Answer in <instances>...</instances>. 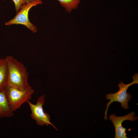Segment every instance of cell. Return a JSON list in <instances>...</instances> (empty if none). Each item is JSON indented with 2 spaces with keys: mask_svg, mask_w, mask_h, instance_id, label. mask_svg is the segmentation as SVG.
<instances>
[{
  "mask_svg": "<svg viewBox=\"0 0 138 138\" xmlns=\"http://www.w3.org/2000/svg\"><path fill=\"white\" fill-rule=\"evenodd\" d=\"M4 91L9 108L13 112L29 101L34 92L30 85L24 90L7 86Z\"/></svg>",
  "mask_w": 138,
  "mask_h": 138,
  "instance_id": "3",
  "label": "cell"
},
{
  "mask_svg": "<svg viewBox=\"0 0 138 138\" xmlns=\"http://www.w3.org/2000/svg\"><path fill=\"white\" fill-rule=\"evenodd\" d=\"M135 114L134 111H132L129 114L122 116H117L115 114L109 115V118L113 123L115 129L114 138H128L125 131L127 129L124 128L122 125L123 122L127 120L132 121L137 120L138 117H134Z\"/></svg>",
  "mask_w": 138,
  "mask_h": 138,
  "instance_id": "6",
  "label": "cell"
},
{
  "mask_svg": "<svg viewBox=\"0 0 138 138\" xmlns=\"http://www.w3.org/2000/svg\"><path fill=\"white\" fill-rule=\"evenodd\" d=\"M133 81L131 83L125 84L121 82H120L118 84L119 90L114 93H109L107 94L106 96L107 100H110L107 103L106 108L104 113L105 116L104 119L107 120V113L109 106L114 102L116 101L120 103L121 107L124 109L129 108L128 102L132 97L131 95L129 93H127V90L128 88L131 85L138 83V75L136 73L133 76Z\"/></svg>",
  "mask_w": 138,
  "mask_h": 138,
  "instance_id": "2",
  "label": "cell"
},
{
  "mask_svg": "<svg viewBox=\"0 0 138 138\" xmlns=\"http://www.w3.org/2000/svg\"><path fill=\"white\" fill-rule=\"evenodd\" d=\"M8 68L7 86L24 90L29 86V73L24 64L11 55L5 57Z\"/></svg>",
  "mask_w": 138,
  "mask_h": 138,
  "instance_id": "1",
  "label": "cell"
},
{
  "mask_svg": "<svg viewBox=\"0 0 138 138\" xmlns=\"http://www.w3.org/2000/svg\"><path fill=\"white\" fill-rule=\"evenodd\" d=\"M42 4L41 0H34L31 2L23 5L15 17L5 22V25L9 26L14 24H20L26 26L32 32H36L37 31L36 27L29 20V12L32 7Z\"/></svg>",
  "mask_w": 138,
  "mask_h": 138,
  "instance_id": "4",
  "label": "cell"
},
{
  "mask_svg": "<svg viewBox=\"0 0 138 138\" xmlns=\"http://www.w3.org/2000/svg\"><path fill=\"white\" fill-rule=\"evenodd\" d=\"M13 112L9 106L4 90L0 92V118H11Z\"/></svg>",
  "mask_w": 138,
  "mask_h": 138,
  "instance_id": "7",
  "label": "cell"
},
{
  "mask_svg": "<svg viewBox=\"0 0 138 138\" xmlns=\"http://www.w3.org/2000/svg\"><path fill=\"white\" fill-rule=\"evenodd\" d=\"M8 68L6 58L0 59V92L7 86Z\"/></svg>",
  "mask_w": 138,
  "mask_h": 138,
  "instance_id": "8",
  "label": "cell"
},
{
  "mask_svg": "<svg viewBox=\"0 0 138 138\" xmlns=\"http://www.w3.org/2000/svg\"><path fill=\"white\" fill-rule=\"evenodd\" d=\"M61 6L65 8L66 11L70 13L72 9L78 7L80 0H57Z\"/></svg>",
  "mask_w": 138,
  "mask_h": 138,
  "instance_id": "9",
  "label": "cell"
},
{
  "mask_svg": "<svg viewBox=\"0 0 138 138\" xmlns=\"http://www.w3.org/2000/svg\"><path fill=\"white\" fill-rule=\"evenodd\" d=\"M45 97L44 95L40 96L36 104H35L31 103L30 101L27 102L31 111V117L39 125L42 126L44 125L48 126L50 125L58 130L54 125L50 122V116L47 112H45L43 109V106L45 101Z\"/></svg>",
  "mask_w": 138,
  "mask_h": 138,
  "instance_id": "5",
  "label": "cell"
},
{
  "mask_svg": "<svg viewBox=\"0 0 138 138\" xmlns=\"http://www.w3.org/2000/svg\"><path fill=\"white\" fill-rule=\"evenodd\" d=\"M14 3L16 12L18 13L24 5L33 1L34 0H12Z\"/></svg>",
  "mask_w": 138,
  "mask_h": 138,
  "instance_id": "10",
  "label": "cell"
}]
</instances>
